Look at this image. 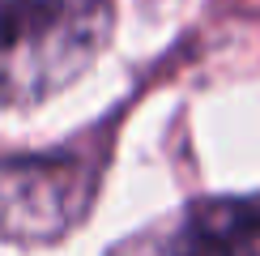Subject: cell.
I'll return each instance as SVG.
<instances>
[{"label":"cell","instance_id":"cell-3","mask_svg":"<svg viewBox=\"0 0 260 256\" xmlns=\"http://www.w3.org/2000/svg\"><path fill=\"white\" fill-rule=\"evenodd\" d=\"M85 188L69 158H5L0 163V239H56L77 222Z\"/></svg>","mask_w":260,"mask_h":256},{"label":"cell","instance_id":"cell-2","mask_svg":"<svg viewBox=\"0 0 260 256\" xmlns=\"http://www.w3.org/2000/svg\"><path fill=\"white\" fill-rule=\"evenodd\" d=\"M107 256H260V197H209L124 235Z\"/></svg>","mask_w":260,"mask_h":256},{"label":"cell","instance_id":"cell-1","mask_svg":"<svg viewBox=\"0 0 260 256\" xmlns=\"http://www.w3.org/2000/svg\"><path fill=\"white\" fill-rule=\"evenodd\" d=\"M111 39V0H0V107L69 90Z\"/></svg>","mask_w":260,"mask_h":256}]
</instances>
